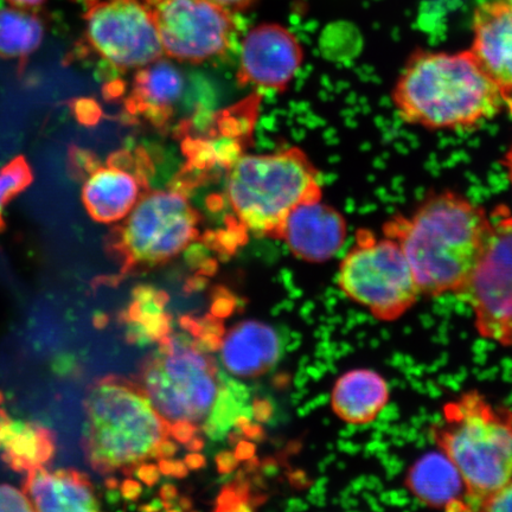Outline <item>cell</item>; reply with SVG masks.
<instances>
[{
  "instance_id": "cell-1",
  "label": "cell",
  "mask_w": 512,
  "mask_h": 512,
  "mask_svg": "<svg viewBox=\"0 0 512 512\" xmlns=\"http://www.w3.org/2000/svg\"><path fill=\"white\" fill-rule=\"evenodd\" d=\"M494 228L485 210L453 191L427 197L411 215L392 217L384 236L405 252L421 296L457 294L475 272Z\"/></svg>"
},
{
  "instance_id": "cell-2",
  "label": "cell",
  "mask_w": 512,
  "mask_h": 512,
  "mask_svg": "<svg viewBox=\"0 0 512 512\" xmlns=\"http://www.w3.org/2000/svg\"><path fill=\"white\" fill-rule=\"evenodd\" d=\"M399 117L428 130H469L504 110L494 82L472 51H416L396 81Z\"/></svg>"
},
{
  "instance_id": "cell-3",
  "label": "cell",
  "mask_w": 512,
  "mask_h": 512,
  "mask_svg": "<svg viewBox=\"0 0 512 512\" xmlns=\"http://www.w3.org/2000/svg\"><path fill=\"white\" fill-rule=\"evenodd\" d=\"M83 450L99 475L132 473L147 460L159 459L170 437L166 421L137 381L108 375L95 381L85 400Z\"/></svg>"
},
{
  "instance_id": "cell-4",
  "label": "cell",
  "mask_w": 512,
  "mask_h": 512,
  "mask_svg": "<svg viewBox=\"0 0 512 512\" xmlns=\"http://www.w3.org/2000/svg\"><path fill=\"white\" fill-rule=\"evenodd\" d=\"M430 435L462 475L471 511L512 479V411L477 390L446 403Z\"/></svg>"
},
{
  "instance_id": "cell-5",
  "label": "cell",
  "mask_w": 512,
  "mask_h": 512,
  "mask_svg": "<svg viewBox=\"0 0 512 512\" xmlns=\"http://www.w3.org/2000/svg\"><path fill=\"white\" fill-rule=\"evenodd\" d=\"M319 171L293 146L267 155H243L228 172L227 200L239 228L280 239L287 216L299 204L323 197Z\"/></svg>"
},
{
  "instance_id": "cell-6",
  "label": "cell",
  "mask_w": 512,
  "mask_h": 512,
  "mask_svg": "<svg viewBox=\"0 0 512 512\" xmlns=\"http://www.w3.org/2000/svg\"><path fill=\"white\" fill-rule=\"evenodd\" d=\"M201 215L181 187L150 190L106 235L120 275L168 264L200 238Z\"/></svg>"
},
{
  "instance_id": "cell-7",
  "label": "cell",
  "mask_w": 512,
  "mask_h": 512,
  "mask_svg": "<svg viewBox=\"0 0 512 512\" xmlns=\"http://www.w3.org/2000/svg\"><path fill=\"white\" fill-rule=\"evenodd\" d=\"M140 369V387L163 418L175 424L202 421L219 394L213 361L185 335L168 336Z\"/></svg>"
},
{
  "instance_id": "cell-8",
  "label": "cell",
  "mask_w": 512,
  "mask_h": 512,
  "mask_svg": "<svg viewBox=\"0 0 512 512\" xmlns=\"http://www.w3.org/2000/svg\"><path fill=\"white\" fill-rule=\"evenodd\" d=\"M76 56L95 57L106 81L164 57L147 0H86Z\"/></svg>"
},
{
  "instance_id": "cell-9",
  "label": "cell",
  "mask_w": 512,
  "mask_h": 512,
  "mask_svg": "<svg viewBox=\"0 0 512 512\" xmlns=\"http://www.w3.org/2000/svg\"><path fill=\"white\" fill-rule=\"evenodd\" d=\"M338 284L377 319H399L421 296L411 264L399 243L358 229L354 246L339 267Z\"/></svg>"
},
{
  "instance_id": "cell-10",
  "label": "cell",
  "mask_w": 512,
  "mask_h": 512,
  "mask_svg": "<svg viewBox=\"0 0 512 512\" xmlns=\"http://www.w3.org/2000/svg\"><path fill=\"white\" fill-rule=\"evenodd\" d=\"M164 55L200 64L226 55L233 46V12L210 0H147Z\"/></svg>"
},
{
  "instance_id": "cell-11",
  "label": "cell",
  "mask_w": 512,
  "mask_h": 512,
  "mask_svg": "<svg viewBox=\"0 0 512 512\" xmlns=\"http://www.w3.org/2000/svg\"><path fill=\"white\" fill-rule=\"evenodd\" d=\"M457 296L470 305L478 334L512 345V214L499 211L482 259Z\"/></svg>"
},
{
  "instance_id": "cell-12",
  "label": "cell",
  "mask_w": 512,
  "mask_h": 512,
  "mask_svg": "<svg viewBox=\"0 0 512 512\" xmlns=\"http://www.w3.org/2000/svg\"><path fill=\"white\" fill-rule=\"evenodd\" d=\"M81 172L82 202L92 219L119 222L151 190L152 160L144 149H123L102 162L95 153Z\"/></svg>"
},
{
  "instance_id": "cell-13",
  "label": "cell",
  "mask_w": 512,
  "mask_h": 512,
  "mask_svg": "<svg viewBox=\"0 0 512 512\" xmlns=\"http://www.w3.org/2000/svg\"><path fill=\"white\" fill-rule=\"evenodd\" d=\"M304 62V50L292 31L277 23L256 25L241 44L240 86L285 92Z\"/></svg>"
},
{
  "instance_id": "cell-14",
  "label": "cell",
  "mask_w": 512,
  "mask_h": 512,
  "mask_svg": "<svg viewBox=\"0 0 512 512\" xmlns=\"http://www.w3.org/2000/svg\"><path fill=\"white\" fill-rule=\"evenodd\" d=\"M494 82L503 106L512 115V8L499 0L480 4L473 17L470 49Z\"/></svg>"
},
{
  "instance_id": "cell-15",
  "label": "cell",
  "mask_w": 512,
  "mask_h": 512,
  "mask_svg": "<svg viewBox=\"0 0 512 512\" xmlns=\"http://www.w3.org/2000/svg\"><path fill=\"white\" fill-rule=\"evenodd\" d=\"M347 233L344 216L320 198L299 204L291 211L280 239L296 258L322 264L341 251Z\"/></svg>"
},
{
  "instance_id": "cell-16",
  "label": "cell",
  "mask_w": 512,
  "mask_h": 512,
  "mask_svg": "<svg viewBox=\"0 0 512 512\" xmlns=\"http://www.w3.org/2000/svg\"><path fill=\"white\" fill-rule=\"evenodd\" d=\"M184 87L181 69L164 57L137 69L124 99L126 119L143 120L163 130L175 113Z\"/></svg>"
},
{
  "instance_id": "cell-17",
  "label": "cell",
  "mask_w": 512,
  "mask_h": 512,
  "mask_svg": "<svg viewBox=\"0 0 512 512\" xmlns=\"http://www.w3.org/2000/svg\"><path fill=\"white\" fill-rule=\"evenodd\" d=\"M23 491L35 511H99L101 504L91 479L74 469L28 472Z\"/></svg>"
},
{
  "instance_id": "cell-18",
  "label": "cell",
  "mask_w": 512,
  "mask_h": 512,
  "mask_svg": "<svg viewBox=\"0 0 512 512\" xmlns=\"http://www.w3.org/2000/svg\"><path fill=\"white\" fill-rule=\"evenodd\" d=\"M406 485L427 507L471 511L464 479L441 451L427 453L415 462L408 470Z\"/></svg>"
},
{
  "instance_id": "cell-19",
  "label": "cell",
  "mask_w": 512,
  "mask_h": 512,
  "mask_svg": "<svg viewBox=\"0 0 512 512\" xmlns=\"http://www.w3.org/2000/svg\"><path fill=\"white\" fill-rule=\"evenodd\" d=\"M280 339L270 325L248 320L235 325L221 343L224 367L249 379L265 374L279 360Z\"/></svg>"
},
{
  "instance_id": "cell-20",
  "label": "cell",
  "mask_w": 512,
  "mask_h": 512,
  "mask_svg": "<svg viewBox=\"0 0 512 512\" xmlns=\"http://www.w3.org/2000/svg\"><path fill=\"white\" fill-rule=\"evenodd\" d=\"M389 386L374 370L356 369L344 374L332 390V408L352 425L373 422L388 405Z\"/></svg>"
},
{
  "instance_id": "cell-21",
  "label": "cell",
  "mask_w": 512,
  "mask_h": 512,
  "mask_svg": "<svg viewBox=\"0 0 512 512\" xmlns=\"http://www.w3.org/2000/svg\"><path fill=\"white\" fill-rule=\"evenodd\" d=\"M0 450L10 469L28 473L55 457V433L36 422L12 420L0 409Z\"/></svg>"
},
{
  "instance_id": "cell-22",
  "label": "cell",
  "mask_w": 512,
  "mask_h": 512,
  "mask_svg": "<svg viewBox=\"0 0 512 512\" xmlns=\"http://www.w3.org/2000/svg\"><path fill=\"white\" fill-rule=\"evenodd\" d=\"M168 294L151 286L134 288L133 300L121 315L126 325V339L133 344L163 341L169 336L170 317L164 312Z\"/></svg>"
},
{
  "instance_id": "cell-23",
  "label": "cell",
  "mask_w": 512,
  "mask_h": 512,
  "mask_svg": "<svg viewBox=\"0 0 512 512\" xmlns=\"http://www.w3.org/2000/svg\"><path fill=\"white\" fill-rule=\"evenodd\" d=\"M46 27L35 10L5 6L0 8V57L25 61L40 48Z\"/></svg>"
},
{
  "instance_id": "cell-24",
  "label": "cell",
  "mask_w": 512,
  "mask_h": 512,
  "mask_svg": "<svg viewBox=\"0 0 512 512\" xmlns=\"http://www.w3.org/2000/svg\"><path fill=\"white\" fill-rule=\"evenodd\" d=\"M34 182V171L24 156H17L0 169V233L6 228L3 210Z\"/></svg>"
},
{
  "instance_id": "cell-25",
  "label": "cell",
  "mask_w": 512,
  "mask_h": 512,
  "mask_svg": "<svg viewBox=\"0 0 512 512\" xmlns=\"http://www.w3.org/2000/svg\"><path fill=\"white\" fill-rule=\"evenodd\" d=\"M243 401L238 395H235L226 384L219 390L213 408L209 413V419L206 424V432L209 437L219 439L226 435L227 431L241 414Z\"/></svg>"
},
{
  "instance_id": "cell-26",
  "label": "cell",
  "mask_w": 512,
  "mask_h": 512,
  "mask_svg": "<svg viewBox=\"0 0 512 512\" xmlns=\"http://www.w3.org/2000/svg\"><path fill=\"white\" fill-rule=\"evenodd\" d=\"M0 511H35L24 491L8 484L0 485Z\"/></svg>"
},
{
  "instance_id": "cell-27",
  "label": "cell",
  "mask_w": 512,
  "mask_h": 512,
  "mask_svg": "<svg viewBox=\"0 0 512 512\" xmlns=\"http://www.w3.org/2000/svg\"><path fill=\"white\" fill-rule=\"evenodd\" d=\"M70 106L73 108L76 119L83 125H95L101 118V108L92 99L73 100Z\"/></svg>"
},
{
  "instance_id": "cell-28",
  "label": "cell",
  "mask_w": 512,
  "mask_h": 512,
  "mask_svg": "<svg viewBox=\"0 0 512 512\" xmlns=\"http://www.w3.org/2000/svg\"><path fill=\"white\" fill-rule=\"evenodd\" d=\"M479 511H512V479L483 503Z\"/></svg>"
},
{
  "instance_id": "cell-29",
  "label": "cell",
  "mask_w": 512,
  "mask_h": 512,
  "mask_svg": "<svg viewBox=\"0 0 512 512\" xmlns=\"http://www.w3.org/2000/svg\"><path fill=\"white\" fill-rule=\"evenodd\" d=\"M196 432L195 424L189 421H178L175 424H171L170 427L171 437L182 444H188L192 438L196 437Z\"/></svg>"
},
{
  "instance_id": "cell-30",
  "label": "cell",
  "mask_w": 512,
  "mask_h": 512,
  "mask_svg": "<svg viewBox=\"0 0 512 512\" xmlns=\"http://www.w3.org/2000/svg\"><path fill=\"white\" fill-rule=\"evenodd\" d=\"M159 470L166 476L183 478L188 475V466L178 460L164 458L159 460Z\"/></svg>"
},
{
  "instance_id": "cell-31",
  "label": "cell",
  "mask_w": 512,
  "mask_h": 512,
  "mask_svg": "<svg viewBox=\"0 0 512 512\" xmlns=\"http://www.w3.org/2000/svg\"><path fill=\"white\" fill-rule=\"evenodd\" d=\"M235 307V302L232 297L228 296V292L224 291L221 296H217L213 307H211V312H213V316L216 318H223L230 315L233 312Z\"/></svg>"
},
{
  "instance_id": "cell-32",
  "label": "cell",
  "mask_w": 512,
  "mask_h": 512,
  "mask_svg": "<svg viewBox=\"0 0 512 512\" xmlns=\"http://www.w3.org/2000/svg\"><path fill=\"white\" fill-rule=\"evenodd\" d=\"M217 470L222 475L232 472L239 465V459L236 458L235 453L222 452L216 457Z\"/></svg>"
},
{
  "instance_id": "cell-33",
  "label": "cell",
  "mask_w": 512,
  "mask_h": 512,
  "mask_svg": "<svg viewBox=\"0 0 512 512\" xmlns=\"http://www.w3.org/2000/svg\"><path fill=\"white\" fill-rule=\"evenodd\" d=\"M137 476L147 485L156 484L160 478L159 467L151 464H142L136 470Z\"/></svg>"
},
{
  "instance_id": "cell-34",
  "label": "cell",
  "mask_w": 512,
  "mask_h": 512,
  "mask_svg": "<svg viewBox=\"0 0 512 512\" xmlns=\"http://www.w3.org/2000/svg\"><path fill=\"white\" fill-rule=\"evenodd\" d=\"M210 2L220 5L222 8L236 14V12L246 11L251 8L255 0H210Z\"/></svg>"
},
{
  "instance_id": "cell-35",
  "label": "cell",
  "mask_w": 512,
  "mask_h": 512,
  "mask_svg": "<svg viewBox=\"0 0 512 512\" xmlns=\"http://www.w3.org/2000/svg\"><path fill=\"white\" fill-rule=\"evenodd\" d=\"M273 414V407L267 400H255L253 405V415L255 419L264 422L271 418Z\"/></svg>"
},
{
  "instance_id": "cell-36",
  "label": "cell",
  "mask_w": 512,
  "mask_h": 512,
  "mask_svg": "<svg viewBox=\"0 0 512 512\" xmlns=\"http://www.w3.org/2000/svg\"><path fill=\"white\" fill-rule=\"evenodd\" d=\"M142 491V485L133 482V480H126L123 485V495L125 498L130 499V501H136L140 494H142Z\"/></svg>"
},
{
  "instance_id": "cell-37",
  "label": "cell",
  "mask_w": 512,
  "mask_h": 512,
  "mask_svg": "<svg viewBox=\"0 0 512 512\" xmlns=\"http://www.w3.org/2000/svg\"><path fill=\"white\" fill-rule=\"evenodd\" d=\"M254 453L255 446L252 443H248V441H240V443L236 445L235 456L239 460L252 459Z\"/></svg>"
},
{
  "instance_id": "cell-38",
  "label": "cell",
  "mask_w": 512,
  "mask_h": 512,
  "mask_svg": "<svg viewBox=\"0 0 512 512\" xmlns=\"http://www.w3.org/2000/svg\"><path fill=\"white\" fill-rule=\"evenodd\" d=\"M9 5L17 6V8L36 10L40 6L47 2V0H5Z\"/></svg>"
},
{
  "instance_id": "cell-39",
  "label": "cell",
  "mask_w": 512,
  "mask_h": 512,
  "mask_svg": "<svg viewBox=\"0 0 512 512\" xmlns=\"http://www.w3.org/2000/svg\"><path fill=\"white\" fill-rule=\"evenodd\" d=\"M184 463L188 466V469L198 470L206 465V458H204L200 453H191L187 458H185Z\"/></svg>"
},
{
  "instance_id": "cell-40",
  "label": "cell",
  "mask_w": 512,
  "mask_h": 512,
  "mask_svg": "<svg viewBox=\"0 0 512 512\" xmlns=\"http://www.w3.org/2000/svg\"><path fill=\"white\" fill-rule=\"evenodd\" d=\"M241 430L247 435V437L252 439L260 440L262 437H264V432H262L261 428L259 426L252 425L251 422H248V424L242 426Z\"/></svg>"
},
{
  "instance_id": "cell-41",
  "label": "cell",
  "mask_w": 512,
  "mask_h": 512,
  "mask_svg": "<svg viewBox=\"0 0 512 512\" xmlns=\"http://www.w3.org/2000/svg\"><path fill=\"white\" fill-rule=\"evenodd\" d=\"M176 496H177V490H176L175 486H172V485L163 486V489H162L163 503H165V504L171 503L172 501H174Z\"/></svg>"
},
{
  "instance_id": "cell-42",
  "label": "cell",
  "mask_w": 512,
  "mask_h": 512,
  "mask_svg": "<svg viewBox=\"0 0 512 512\" xmlns=\"http://www.w3.org/2000/svg\"><path fill=\"white\" fill-rule=\"evenodd\" d=\"M503 165L505 166V169H507L508 176L512 184V144L507 152V155L504 157Z\"/></svg>"
},
{
  "instance_id": "cell-43",
  "label": "cell",
  "mask_w": 512,
  "mask_h": 512,
  "mask_svg": "<svg viewBox=\"0 0 512 512\" xmlns=\"http://www.w3.org/2000/svg\"><path fill=\"white\" fill-rule=\"evenodd\" d=\"M188 444L191 451H200L203 448V441L198 437L192 438Z\"/></svg>"
},
{
  "instance_id": "cell-44",
  "label": "cell",
  "mask_w": 512,
  "mask_h": 512,
  "mask_svg": "<svg viewBox=\"0 0 512 512\" xmlns=\"http://www.w3.org/2000/svg\"><path fill=\"white\" fill-rule=\"evenodd\" d=\"M499 2H503V3H505V4H508V5H510V6H511V8H512V0H499Z\"/></svg>"
}]
</instances>
